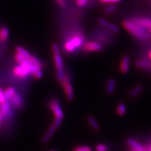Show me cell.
<instances>
[{"label": "cell", "instance_id": "1", "mask_svg": "<svg viewBox=\"0 0 151 151\" xmlns=\"http://www.w3.org/2000/svg\"><path fill=\"white\" fill-rule=\"evenodd\" d=\"M123 26H124L125 29L128 30L132 35H133L134 37H135L137 39L140 40H144L146 38L149 37V35L147 33L144 31V28L140 27L135 22L125 20L123 22Z\"/></svg>", "mask_w": 151, "mask_h": 151}, {"label": "cell", "instance_id": "2", "mask_svg": "<svg viewBox=\"0 0 151 151\" xmlns=\"http://www.w3.org/2000/svg\"><path fill=\"white\" fill-rule=\"evenodd\" d=\"M49 106L50 109L54 113L55 117L53 124L57 127V128H59L61 124H62V121L64 116L63 110L60 105V103L58 100L54 98L52 99L50 101Z\"/></svg>", "mask_w": 151, "mask_h": 151}, {"label": "cell", "instance_id": "3", "mask_svg": "<svg viewBox=\"0 0 151 151\" xmlns=\"http://www.w3.org/2000/svg\"><path fill=\"white\" fill-rule=\"evenodd\" d=\"M32 63L28 59H26L24 62L21 64H19L18 65L16 66L13 69V74L17 77H18L22 79H25L30 74V68Z\"/></svg>", "mask_w": 151, "mask_h": 151}, {"label": "cell", "instance_id": "4", "mask_svg": "<svg viewBox=\"0 0 151 151\" xmlns=\"http://www.w3.org/2000/svg\"><path fill=\"white\" fill-rule=\"evenodd\" d=\"M83 39L80 36H74L70 38L65 44V49L69 52H74L83 45Z\"/></svg>", "mask_w": 151, "mask_h": 151}, {"label": "cell", "instance_id": "5", "mask_svg": "<svg viewBox=\"0 0 151 151\" xmlns=\"http://www.w3.org/2000/svg\"><path fill=\"white\" fill-rule=\"evenodd\" d=\"M61 84H62L63 86V89L65 94L66 98H67L69 101H72L74 97V89L72 86L71 82H70V77L68 75L65 74V78L62 81V83H61Z\"/></svg>", "mask_w": 151, "mask_h": 151}, {"label": "cell", "instance_id": "6", "mask_svg": "<svg viewBox=\"0 0 151 151\" xmlns=\"http://www.w3.org/2000/svg\"><path fill=\"white\" fill-rule=\"evenodd\" d=\"M10 100L12 105L15 108H17V109H20L23 106V105H24V101H23L22 96L18 93H16L11 98Z\"/></svg>", "mask_w": 151, "mask_h": 151}, {"label": "cell", "instance_id": "7", "mask_svg": "<svg viewBox=\"0 0 151 151\" xmlns=\"http://www.w3.org/2000/svg\"><path fill=\"white\" fill-rule=\"evenodd\" d=\"M84 49L89 52L101 51L103 50V46L96 42H89L84 45Z\"/></svg>", "mask_w": 151, "mask_h": 151}, {"label": "cell", "instance_id": "8", "mask_svg": "<svg viewBox=\"0 0 151 151\" xmlns=\"http://www.w3.org/2000/svg\"><path fill=\"white\" fill-rule=\"evenodd\" d=\"M98 23L101 26H103L105 27L108 28V29H110L112 32H115V33H118L119 32V28L116 25L113 24V23H110L109 22L106 21V20L103 18H100L98 19Z\"/></svg>", "mask_w": 151, "mask_h": 151}, {"label": "cell", "instance_id": "9", "mask_svg": "<svg viewBox=\"0 0 151 151\" xmlns=\"http://www.w3.org/2000/svg\"><path fill=\"white\" fill-rule=\"evenodd\" d=\"M57 127L53 124L52 125L49 129L47 130V132L45 133V134L44 135L42 139V142H43L44 144L47 143L50 140V139L52 137V136L54 135V134H55V132L57 130Z\"/></svg>", "mask_w": 151, "mask_h": 151}, {"label": "cell", "instance_id": "10", "mask_svg": "<svg viewBox=\"0 0 151 151\" xmlns=\"http://www.w3.org/2000/svg\"><path fill=\"white\" fill-rule=\"evenodd\" d=\"M129 62H130V58L128 55H125L124 58H122L120 65V71L123 74H126L129 72Z\"/></svg>", "mask_w": 151, "mask_h": 151}, {"label": "cell", "instance_id": "11", "mask_svg": "<svg viewBox=\"0 0 151 151\" xmlns=\"http://www.w3.org/2000/svg\"><path fill=\"white\" fill-rule=\"evenodd\" d=\"M0 111L3 113L4 119L8 118L9 115H10L11 112V106L10 103L8 101H4V103L1 104V106H0Z\"/></svg>", "mask_w": 151, "mask_h": 151}, {"label": "cell", "instance_id": "12", "mask_svg": "<svg viewBox=\"0 0 151 151\" xmlns=\"http://www.w3.org/2000/svg\"><path fill=\"white\" fill-rule=\"evenodd\" d=\"M137 24L143 28H149L151 27V20L147 18H141L135 20Z\"/></svg>", "mask_w": 151, "mask_h": 151}, {"label": "cell", "instance_id": "13", "mask_svg": "<svg viewBox=\"0 0 151 151\" xmlns=\"http://www.w3.org/2000/svg\"><path fill=\"white\" fill-rule=\"evenodd\" d=\"M54 60L55 67L57 69H63L64 68V63L62 57L60 56V54H55L54 55Z\"/></svg>", "mask_w": 151, "mask_h": 151}, {"label": "cell", "instance_id": "14", "mask_svg": "<svg viewBox=\"0 0 151 151\" xmlns=\"http://www.w3.org/2000/svg\"><path fill=\"white\" fill-rule=\"evenodd\" d=\"M17 93L16 89L13 87H8L4 91V96H5L6 101L11 100V98Z\"/></svg>", "mask_w": 151, "mask_h": 151}, {"label": "cell", "instance_id": "15", "mask_svg": "<svg viewBox=\"0 0 151 151\" xmlns=\"http://www.w3.org/2000/svg\"><path fill=\"white\" fill-rule=\"evenodd\" d=\"M116 86V82L114 79H110L107 83L106 92L108 94H112L115 91Z\"/></svg>", "mask_w": 151, "mask_h": 151}, {"label": "cell", "instance_id": "16", "mask_svg": "<svg viewBox=\"0 0 151 151\" xmlns=\"http://www.w3.org/2000/svg\"><path fill=\"white\" fill-rule=\"evenodd\" d=\"M127 142H128V144L130 146L132 149H135L137 150H140L144 149V147L141 144H140L137 142H136L132 139H129L128 141H127Z\"/></svg>", "mask_w": 151, "mask_h": 151}, {"label": "cell", "instance_id": "17", "mask_svg": "<svg viewBox=\"0 0 151 151\" xmlns=\"http://www.w3.org/2000/svg\"><path fill=\"white\" fill-rule=\"evenodd\" d=\"M9 31L7 27H3L0 30V41L5 42L9 37Z\"/></svg>", "mask_w": 151, "mask_h": 151}, {"label": "cell", "instance_id": "18", "mask_svg": "<svg viewBox=\"0 0 151 151\" xmlns=\"http://www.w3.org/2000/svg\"><path fill=\"white\" fill-rule=\"evenodd\" d=\"M16 51L17 53L20 54L24 57L26 59H29L32 56V55L29 52H28L26 49L23 48V47H22L20 46H18L16 47Z\"/></svg>", "mask_w": 151, "mask_h": 151}, {"label": "cell", "instance_id": "19", "mask_svg": "<svg viewBox=\"0 0 151 151\" xmlns=\"http://www.w3.org/2000/svg\"><path fill=\"white\" fill-rule=\"evenodd\" d=\"M88 122L93 130H96V131H98L100 130V125H99L98 123L96 122V120L94 119L93 116H89L88 117Z\"/></svg>", "mask_w": 151, "mask_h": 151}, {"label": "cell", "instance_id": "20", "mask_svg": "<svg viewBox=\"0 0 151 151\" xmlns=\"http://www.w3.org/2000/svg\"><path fill=\"white\" fill-rule=\"evenodd\" d=\"M143 90V86L142 85H137L136 87H135L133 89H132L130 93V96L132 97H135L140 94L142 91Z\"/></svg>", "mask_w": 151, "mask_h": 151}, {"label": "cell", "instance_id": "21", "mask_svg": "<svg viewBox=\"0 0 151 151\" xmlns=\"http://www.w3.org/2000/svg\"><path fill=\"white\" fill-rule=\"evenodd\" d=\"M126 113V106L124 103H120L117 107V113L120 116H123Z\"/></svg>", "mask_w": 151, "mask_h": 151}, {"label": "cell", "instance_id": "22", "mask_svg": "<svg viewBox=\"0 0 151 151\" xmlns=\"http://www.w3.org/2000/svg\"><path fill=\"white\" fill-rule=\"evenodd\" d=\"M65 76V74L64 71L63 69H57V78H58V79L59 80V81L60 83H62V81L64 80Z\"/></svg>", "mask_w": 151, "mask_h": 151}, {"label": "cell", "instance_id": "23", "mask_svg": "<svg viewBox=\"0 0 151 151\" xmlns=\"http://www.w3.org/2000/svg\"><path fill=\"white\" fill-rule=\"evenodd\" d=\"M73 151H93L92 149L87 145H80L75 147Z\"/></svg>", "mask_w": 151, "mask_h": 151}, {"label": "cell", "instance_id": "24", "mask_svg": "<svg viewBox=\"0 0 151 151\" xmlns=\"http://www.w3.org/2000/svg\"><path fill=\"white\" fill-rule=\"evenodd\" d=\"M136 65L139 68H144L147 67V66L149 65V62L146 60H139L137 62Z\"/></svg>", "mask_w": 151, "mask_h": 151}, {"label": "cell", "instance_id": "25", "mask_svg": "<svg viewBox=\"0 0 151 151\" xmlns=\"http://www.w3.org/2000/svg\"><path fill=\"white\" fill-rule=\"evenodd\" d=\"M116 6L115 5V4H110V5L107 6L105 8V12L106 13H108V14L114 12L115 9H116Z\"/></svg>", "mask_w": 151, "mask_h": 151}, {"label": "cell", "instance_id": "26", "mask_svg": "<svg viewBox=\"0 0 151 151\" xmlns=\"http://www.w3.org/2000/svg\"><path fill=\"white\" fill-rule=\"evenodd\" d=\"M15 60H17V62L18 64H21V63H22L23 62H24V61L26 60V59L24 58V57H23V55H22L21 54L17 53V54H15Z\"/></svg>", "mask_w": 151, "mask_h": 151}, {"label": "cell", "instance_id": "27", "mask_svg": "<svg viewBox=\"0 0 151 151\" xmlns=\"http://www.w3.org/2000/svg\"><path fill=\"white\" fill-rule=\"evenodd\" d=\"M96 151H107L108 148L106 147V145H105V144H100L96 145Z\"/></svg>", "mask_w": 151, "mask_h": 151}, {"label": "cell", "instance_id": "28", "mask_svg": "<svg viewBox=\"0 0 151 151\" xmlns=\"http://www.w3.org/2000/svg\"><path fill=\"white\" fill-rule=\"evenodd\" d=\"M52 50L54 53V55L55 54H60V50L58 45L56 44H53L52 45Z\"/></svg>", "mask_w": 151, "mask_h": 151}, {"label": "cell", "instance_id": "29", "mask_svg": "<svg viewBox=\"0 0 151 151\" xmlns=\"http://www.w3.org/2000/svg\"><path fill=\"white\" fill-rule=\"evenodd\" d=\"M6 101V100L5 96H4V91L1 88H0V105Z\"/></svg>", "mask_w": 151, "mask_h": 151}, {"label": "cell", "instance_id": "30", "mask_svg": "<svg viewBox=\"0 0 151 151\" xmlns=\"http://www.w3.org/2000/svg\"><path fill=\"white\" fill-rule=\"evenodd\" d=\"M88 0H76V4L80 7H83L86 6Z\"/></svg>", "mask_w": 151, "mask_h": 151}, {"label": "cell", "instance_id": "31", "mask_svg": "<svg viewBox=\"0 0 151 151\" xmlns=\"http://www.w3.org/2000/svg\"><path fill=\"white\" fill-rule=\"evenodd\" d=\"M43 72L42 71L41 69L37 70V71L34 74V78L35 79H39L40 78H42V76H43Z\"/></svg>", "mask_w": 151, "mask_h": 151}, {"label": "cell", "instance_id": "32", "mask_svg": "<svg viewBox=\"0 0 151 151\" xmlns=\"http://www.w3.org/2000/svg\"><path fill=\"white\" fill-rule=\"evenodd\" d=\"M102 3H115L121 1L122 0H100Z\"/></svg>", "mask_w": 151, "mask_h": 151}, {"label": "cell", "instance_id": "33", "mask_svg": "<svg viewBox=\"0 0 151 151\" xmlns=\"http://www.w3.org/2000/svg\"><path fill=\"white\" fill-rule=\"evenodd\" d=\"M56 1H57V3H58L59 5L60 6L64 7L65 5V0H56Z\"/></svg>", "mask_w": 151, "mask_h": 151}, {"label": "cell", "instance_id": "34", "mask_svg": "<svg viewBox=\"0 0 151 151\" xmlns=\"http://www.w3.org/2000/svg\"><path fill=\"white\" fill-rule=\"evenodd\" d=\"M3 119H4V116H3V113H1V111H0V124H1V123L2 120H3Z\"/></svg>", "mask_w": 151, "mask_h": 151}, {"label": "cell", "instance_id": "35", "mask_svg": "<svg viewBox=\"0 0 151 151\" xmlns=\"http://www.w3.org/2000/svg\"><path fill=\"white\" fill-rule=\"evenodd\" d=\"M148 151H151V143H150V145L149 147V149H148Z\"/></svg>", "mask_w": 151, "mask_h": 151}, {"label": "cell", "instance_id": "36", "mask_svg": "<svg viewBox=\"0 0 151 151\" xmlns=\"http://www.w3.org/2000/svg\"><path fill=\"white\" fill-rule=\"evenodd\" d=\"M149 57L150 58V59H151V50L149 52Z\"/></svg>", "mask_w": 151, "mask_h": 151}, {"label": "cell", "instance_id": "37", "mask_svg": "<svg viewBox=\"0 0 151 151\" xmlns=\"http://www.w3.org/2000/svg\"><path fill=\"white\" fill-rule=\"evenodd\" d=\"M149 32H151V27L149 28Z\"/></svg>", "mask_w": 151, "mask_h": 151}, {"label": "cell", "instance_id": "38", "mask_svg": "<svg viewBox=\"0 0 151 151\" xmlns=\"http://www.w3.org/2000/svg\"><path fill=\"white\" fill-rule=\"evenodd\" d=\"M50 151H55V150H50Z\"/></svg>", "mask_w": 151, "mask_h": 151}]
</instances>
